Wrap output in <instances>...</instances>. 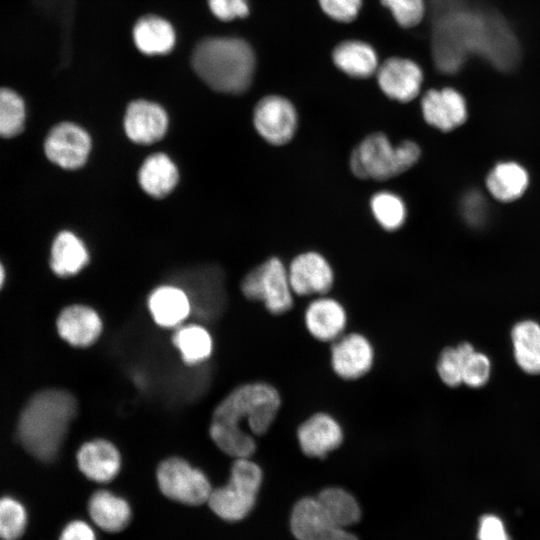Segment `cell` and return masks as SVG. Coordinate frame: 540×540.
I'll list each match as a JSON object with an SVG mask.
<instances>
[{"instance_id":"obj_1","label":"cell","mask_w":540,"mask_h":540,"mask_svg":"<svg viewBox=\"0 0 540 540\" xmlns=\"http://www.w3.org/2000/svg\"><path fill=\"white\" fill-rule=\"evenodd\" d=\"M281 406L275 387L264 382L240 385L215 408L209 433L216 446L234 458H250L255 436L265 434Z\"/></svg>"},{"instance_id":"obj_2","label":"cell","mask_w":540,"mask_h":540,"mask_svg":"<svg viewBox=\"0 0 540 540\" xmlns=\"http://www.w3.org/2000/svg\"><path fill=\"white\" fill-rule=\"evenodd\" d=\"M77 401L68 391L48 389L35 394L23 409L18 436L23 447L41 461H51L59 453Z\"/></svg>"},{"instance_id":"obj_3","label":"cell","mask_w":540,"mask_h":540,"mask_svg":"<svg viewBox=\"0 0 540 540\" xmlns=\"http://www.w3.org/2000/svg\"><path fill=\"white\" fill-rule=\"evenodd\" d=\"M255 65L253 49L240 38H206L196 45L192 54L196 74L221 93L241 94L249 89Z\"/></svg>"},{"instance_id":"obj_4","label":"cell","mask_w":540,"mask_h":540,"mask_svg":"<svg viewBox=\"0 0 540 540\" xmlns=\"http://www.w3.org/2000/svg\"><path fill=\"white\" fill-rule=\"evenodd\" d=\"M421 157L420 146L412 140L395 144L382 132L364 137L352 150L349 167L362 180L385 181L411 169Z\"/></svg>"},{"instance_id":"obj_5","label":"cell","mask_w":540,"mask_h":540,"mask_svg":"<svg viewBox=\"0 0 540 540\" xmlns=\"http://www.w3.org/2000/svg\"><path fill=\"white\" fill-rule=\"evenodd\" d=\"M263 473L250 458H236L226 485L212 489L207 504L222 520L236 522L253 509L261 487Z\"/></svg>"},{"instance_id":"obj_6","label":"cell","mask_w":540,"mask_h":540,"mask_svg":"<svg viewBox=\"0 0 540 540\" xmlns=\"http://www.w3.org/2000/svg\"><path fill=\"white\" fill-rule=\"evenodd\" d=\"M240 289L247 299L261 301L274 315L286 313L293 306L294 293L287 266L278 257H271L250 270Z\"/></svg>"},{"instance_id":"obj_7","label":"cell","mask_w":540,"mask_h":540,"mask_svg":"<svg viewBox=\"0 0 540 540\" xmlns=\"http://www.w3.org/2000/svg\"><path fill=\"white\" fill-rule=\"evenodd\" d=\"M156 478L165 497L185 505L207 503L212 491L205 473L180 457L163 460L157 467Z\"/></svg>"},{"instance_id":"obj_8","label":"cell","mask_w":540,"mask_h":540,"mask_svg":"<svg viewBox=\"0 0 540 540\" xmlns=\"http://www.w3.org/2000/svg\"><path fill=\"white\" fill-rule=\"evenodd\" d=\"M252 121L258 135L268 144L282 146L296 135L299 116L286 97L270 94L261 98L253 109Z\"/></svg>"},{"instance_id":"obj_9","label":"cell","mask_w":540,"mask_h":540,"mask_svg":"<svg viewBox=\"0 0 540 540\" xmlns=\"http://www.w3.org/2000/svg\"><path fill=\"white\" fill-rule=\"evenodd\" d=\"M43 147L45 156L51 163L65 170H77L86 164L92 140L80 125L63 121L49 130Z\"/></svg>"},{"instance_id":"obj_10","label":"cell","mask_w":540,"mask_h":540,"mask_svg":"<svg viewBox=\"0 0 540 540\" xmlns=\"http://www.w3.org/2000/svg\"><path fill=\"white\" fill-rule=\"evenodd\" d=\"M177 279L181 280L192 309L201 315L218 313L225 303L223 271L217 265H201L182 270Z\"/></svg>"},{"instance_id":"obj_11","label":"cell","mask_w":540,"mask_h":540,"mask_svg":"<svg viewBox=\"0 0 540 540\" xmlns=\"http://www.w3.org/2000/svg\"><path fill=\"white\" fill-rule=\"evenodd\" d=\"M294 295H326L334 283V270L327 258L317 251L297 254L287 265Z\"/></svg>"},{"instance_id":"obj_12","label":"cell","mask_w":540,"mask_h":540,"mask_svg":"<svg viewBox=\"0 0 540 540\" xmlns=\"http://www.w3.org/2000/svg\"><path fill=\"white\" fill-rule=\"evenodd\" d=\"M423 79L421 67L403 57L386 59L376 72L377 84L383 94L400 103L410 102L419 95Z\"/></svg>"},{"instance_id":"obj_13","label":"cell","mask_w":540,"mask_h":540,"mask_svg":"<svg viewBox=\"0 0 540 540\" xmlns=\"http://www.w3.org/2000/svg\"><path fill=\"white\" fill-rule=\"evenodd\" d=\"M298 540H358L346 528L333 523L320 509L315 497H305L293 507L290 519Z\"/></svg>"},{"instance_id":"obj_14","label":"cell","mask_w":540,"mask_h":540,"mask_svg":"<svg viewBox=\"0 0 540 540\" xmlns=\"http://www.w3.org/2000/svg\"><path fill=\"white\" fill-rule=\"evenodd\" d=\"M374 362V349L359 333L343 334L331 346V366L342 379L356 380L366 375Z\"/></svg>"},{"instance_id":"obj_15","label":"cell","mask_w":540,"mask_h":540,"mask_svg":"<svg viewBox=\"0 0 540 540\" xmlns=\"http://www.w3.org/2000/svg\"><path fill=\"white\" fill-rule=\"evenodd\" d=\"M169 118L159 104L138 99L126 108L123 125L126 136L134 143L150 145L161 140L168 130Z\"/></svg>"},{"instance_id":"obj_16","label":"cell","mask_w":540,"mask_h":540,"mask_svg":"<svg viewBox=\"0 0 540 540\" xmlns=\"http://www.w3.org/2000/svg\"><path fill=\"white\" fill-rule=\"evenodd\" d=\"M421 112L428 125L442 132L460 127L468 116L464 97L450 87L426 91L421 98Z\"/></svg>"},{"instance_id":"obj_17","label":"cell","mask_w":540,"mask_h":540,"mask_svg":"<svg viewBox=\"0 0 540 540\" xmlns=\"http://www.w3.org/2000/svg\"><path fill=\"white\" fill-rule=\"evenodd\" d=\"M340 423L330 414L315 413L300 424L297 440L301 451L308 457L324 458L343 442Z\"/></svg>"},{"instance_id":"obj_18","label":"cell","mask_w":540,"mask_h":540,"mask_svg":"<svg viewBox=\"0 0 540 540\" xmlns=\"http://www.w3.org/2000/svg\"><path fill=\"white\" fill-rule=\"evenodd\" d=\"M305 326L315 339L334 342L344 334L347 313L343 305L327 295L317 296L304 313Z\"/></svg>"},{"instance_id":"obj_19","label":"cell","mask_w":540,"mask_h":540,"mask_svg":"<svg viewBox=\"0 0 540 540\" xmlns=\"http://www.w3.org/2000/svg\"><path fill=\"white\" fill-rule=\"evenodd\" d=\"M76 458L82 474L97 483L112 481L121 469V455L118 449L104 439L84 443L79 448Z\"/></svg>"},{"instance_id":"obj_20","label":"cell","mask_w":540,"mask_h":540,"mask_svg":"<svg viewBox=\"0 0 540 540\" xmlns=\"http://www.w3.org/2000/svg\"><path fill=\"white\" fill-rule=\"evenodd\" d=\"M59 335L75 347L92 345L100 336L102 321L98 313L85 305H71L57 319Z\"/></svg>"},{"instance_id":"obj_21","label":"cell","mask_w":540,"mask_h":540,"mask_svg":"<svg viewBox=\"0 0 540 540\" xmlns=\"http://www.w3.org/2000/svg\"><path fill=\"white\" fill-rule=\"evenodd\" d=\"M148 308L155 323L164 328L181 325L192 310L187 293L177 285L156 287L149 294Z\"/></svg>"},{"instance_id":"obj_22","label":"cell","mask_w":540,"mask_h":540,"mask_svg":"<svg viewBox=\"0 0 540 540\" xmlns=\"http://www.w3.org/2000/svg\"><path fill=\"white\" fill-rule=\"evenodd\" d=\"M87 509L93 524L109 533L124 530L132 518L128 501L108 490L94 492L89 498Z\"/></svg>"},{"instance_id":"obj_23","label":"cell","mask_w":540,"mask_h":540,"mask_svg":"<svg viewBox=\"0 0 540 540\" xmlns=\"http://www.w3.org/2000/svg\"><path fill=\"white\" fill-rule=\"evenodd\" d=\"M90 255L84 241L70 230L59 231L50 249V268L58 277H71L89 263Z\"/></svg>"},{"instance_id":"obj_24","label":"cell","mask_w":540,"mask_h":540,"mask_svg":"<svg viewBox=\"0 0 540 540\" xmlns=\"http://www.w3.org/2000/svg\"><path fill=\"white\" fill-rule=\"evenodd\" d=\"M179 181V171L174 161L165 153L149 155L138 171L141 189L149 196L161 199L169 195Z\"/></svg>"},{"instance_id":"obj_25","label":"cell","mask_w":540,"mask_h":540,"mask_svg":"<svg viewBox=\"0 0 540 540\" xmlns=\"http://www.w3.org/2000/svg\"><path fill=\"white\" fill-rule=\"evenodd\" d=\"M334 65L346 75L365 79L376 74L379 61L375 49L368 43L350 39L338 43L332 51Z\"/></svg>"},{"instance_id":"obj_26","label":"cell","mask_w":540,"mask_h":540,"mask_svg":"<svg viewBox=\"0 0 540 540\" xmlns=\"http://www.w3.org/2000/svg\"><path fill=\"white\" fill-rule=\"evenodd\" d=\"M529 185L527 170L517 162L505 161L495 165L486 178L490 195L501 202L519 199Z\"/></svg>"},{"instance_id":"obj_27","label":"cell","mask_w":540,"mask_h":540,"mask_svg":"<svg viewBox=\"0 0 540 540\" xmlns=\"http://www.w3.org/2000/svg\"><path fill=\"white\" fill-rule=\"evenodd\" d=\"M133 39L139 51L146 55L169 53L175 44V31L165 19L147 15L140 18L133 28Z\"/></svg>"},{"instance_id":"obj_28","label":"cell","mask_w":540,"mask_h":540,"mask_svg":"<svg viewBox=\"0 0 540 540\" xmlns=\"http://www.w3.org/2000/svg\"><path fill=\"white\" fill-rule=\"evenodd\" d=\"M511 341L517 365L527 374H540V324L534 320L517 322Z\"/></svg>"},{"instance_id":"obj_29","label":"cell","mask_w":540,"mask_h":540,"mask_svg":"<svg viewBox=\"0 0 540 540\" xmlns=\"http://www.w3.org/2000/svg\"><path fill=\"white\" fill-rule=\"evenodd\" d=\"M322 512L336 525L346 528L360 519L356 499L345 489L329 487L315 497Z\"/></svg>"},{"instance_id":"obj_30","label":"cell","mask_w":540,"mask_h":540,"mask_svg":"<svg viewBox=\"0 0 540 540\" xmlns=\"http://www.w3.org/2000/svg\"><path fill=\"white\" fill-rule=\"evenodd\" d=\"M174 346L187 365H195L206 360L212 352V338L209 332L197 324L180 326L172 337Z\"/></svg>"},{"instance_id":"obj_31","label":"cell","mask_w":540,"mask_h":540,"mask_svg":"<svg viewBox=\"0 0 540 540\" xmlns=\"http://www.w3.org/2000/svg\"><path fill=\"white\" fill-rule=\"evenodd\" d=\"M370 211L378 225L388 232L403 227L407 219V206L404 199L390 190H380L369 201Z\"/></svg>"},{"instance_id":"obj_32","label":"cell","mask_w":540,"mask_h":540,"mask_svg":"<svg viewBox=\"0 0 540 540\" xmlns=\"http://www.w3.org/2000/svg\"><path fill=\"white\" fill-rule=\"evenodd\" d=\"M27 106L23 97L10 87H0V137L13 138L25 128Z\"/></svg>"},{"instance_id":"obj_33","label":"cell","mask_w":540,"mask_h":540,"mask_svg":"<svg viewBox=\"0 0 540 540\" xmlns=\"http://www.w3.org/2000/svg\"><path fill=\"white\" fill-rule=\"evenodd\" d=\"M474 349L468 342L445 348L437 362V372L444 384L457 387L462 384V372L466 355Z\"/></svg>"},{"instance_id":"obj_34","label":"cell","mask_w":540,"mask_h":540,"mask_svg":"<svg viewBox=\"0 0 540 540\" xmlns=\"http://www.w3.org/2000/svg\"><path fill=\"white\" fill-rule=\"evenodd\" d=\"M28 516L21 502L12 497L0 498V539L18 540L27 526Z\"/></svg>"},{"instance_id":"obj_35","label":"cell","mask_w":540,"mask_h":540,"mask_svg":"<svg viewBox=\"0 0 540 540\" xmlns=\"http://www.w3.org/2000/svg\"><path fill=\"white\" fill-rule=\"evenodd\" d=\"M393 16L397 24L403 28L418 25L425 15L424 0H380Z\"/></svg>"},{"instance_id":"obj_36","label":"cell","mask_w":540,"mask_h":540,"mask_svg":"<svg viewBox=\"0 0 540 540\" xmlns=\"http://www.w3.org/2000/svg\"><path fill=\"white\" fill-rule=\"evenodd\" d=\"M490 373L491 362L487 355L473 349L464 360L462 384L471 388L482 387L489 380Z\"/></svg>"},{"instance_id":"obj_37","label":"cell","mask_w":540,"mask_h":540,"mask_svg":"<svg viewBox=\"0 0 540 540\" xmlns=\"http://www.w3.org/2000/svg\"><path fill=\"white\" fill-rule=\"evenodd\" d=\"M321 10L331 19L349 23L356 19L362 0H318Z\"/></svg>"},{"instance_id":"obj_38","label":"cell","mask_w":540,"mask_h":540,"mask_svg":"<svg viewBox=\"0 0 540 540\" xmlns=\"http://www.w3.org/2000/svg\"><path fill=\"white\" fill-rule=\"evenodd\" d=\"M461 214L473 226L482 225L487 217V204L477 191H469L461 200Z\"/></svg>"},{"instance_id":"obj_39","label":"cell","mask_w":540,"mask_h":540,"mask_svg":"<svg viewBox=\"0 0 540 540\" xmlns=\"http://www.w3.org/2000/svg\"><path fill=\"white\" fill-rule=\"evenodd\" d=\"M211 12L220 20L230 21L249 14L248 0H208Z\"/></svg>"},{"instance_id":"obj_40","label":"cell","mask_w":540,"mask_h":540,"mask_svg":"<svg viewBox=\"0 0 540 540\" xmlns=\"http://www.w3.org/2000/svg\"><path fill=\"white\" fill-rule=\"evenodd\" d=\"M59 540H98L94 527L88 522L75 519L62 529Z\"/></svg>"},{"instance_id":"obj_41","label":"cell","mask_w":540,"mask_h":540,"mask_svg":"<svg viewBox=\"0 0 540 540\" xmlns=\"http://www.w3.org/2000/svg\"><path fill=\"white\" fill-rule=\"evenodd\" d=\"M479 540H510L502 521L494 515H485L480 519Z\"/></svg>"},{"instance_id":"obj_42","label":"cell","mask_w":540,"mask_h":540,"mask_svg":"<svg viewBox=\"0 0 540 540\" xmlns=\"http://www.w3.org/2000/svg\"><path fill=\"white\" fill-rule=\"evenodd\" d=\"M5 268L2 264V262L0 261V289L2 288L4 282H5Z\"/></svg>"}]
</instances>
